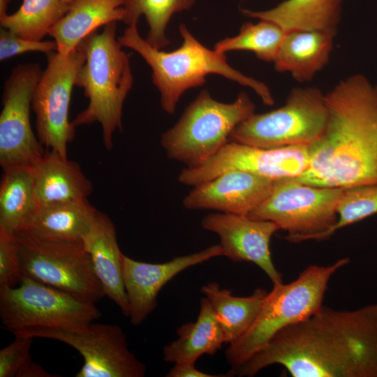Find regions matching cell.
<instances>
[{
    "mask_svg": "<svg viewBox=\"0 0 377 377\" xmlns=\"http://www.w3.org/2000/svg\"><path fill=\"white\" fill-rule=\"evenodd\" d=\"M273 364L293 377H377V302L353 310L323 304L228 374L252 377Z\"/></svg>",
    "mask_w": 377,
    "mask_h": 377,
    "instance_id": "cell-1",
    "label": "cell"
},
{
    "mask_svg": "<svg viewBox=\"0 0 377 377\" xmlns=\"http://www.w3.org/2000/svg\"><path fill=\"white\" fill-rule=\"evenodd\" d=\"M325 101L326 128L308 147V168L293 178L344 189L377 184V85L363 75H353L327 93Z\"/></svg>",
    "mask_w": 377,
    "mask_h": 377,
    "instance_id": "cell-2",
    "label": "cell"
},
{
    "mask_svg": "<svg viewBox=\"0 0 377 377\" xmlns=\"http://www.w3.org/2000/svg\"><path fill=\"white\" fill-rule=\"evenodd\" d=\"M183 42L172 52L154 47L142 38L137 26L127 27L118 40L122 47L138 52L151 68L154 84L160 93L163 110L172 114L181 96L202 86L209 74H218L253 89L263 103L274 105V98L263 82L246 76L227 62L225 54L210 50L199 42L184 24L179 28Z\"/></svg>",
    "mask_w": 377,
    "mask_h": 377,
    "instance_id": "cell-3",
    "label": "cell"
},
{
    "mask_svg": "<svg viewBox=\"0 0 377 377\" xmlns=\"http://www.w3.org/2000/svg\"><path fill=\"white\" fill-rule=\"evenodd\" d=\"M116 33L117 22H112L101 32L95 31L80 43L86 59L76 75L75 86L83 89L89 105L71 121L74 127L99 123L108 150L112 148L113 133L122 130L123 105L133 83L129 58Z\"/></svg>",
    "mask_w": 377,
    "mask_h": 377,
    "instance_id": "cell-4",
    "label": "cell"
},
{
    "mask_svg": "<svg viewBox=\"0 0 377 377\" xmlns=\"http://www.w3.org/2000/svg\"><path fill=\"white\" fill-rule=\"evenodd\" d=\"M349 262L348 258H343L330 265H311L292 282L273 284L253 323L226 350L230 369L262 349L280 330L316 312L323 305L331 277Z\"/></svg>",
    "mask_w": 377,
    "mask_h": 377,
    "instance_id": "cell-5",
    "label": "cell"
},
{
    "mask_svg": "<svg viewBox=\"0 0 377 377\" xmlns=\"http://www.w3.org/2000/svg\"><path fill=\"white\" fill-rule=\"evenodd\" d=\"M256 105L246 92L235 101L214 100L206 89L185 109L178 121L161 137V145L170 159L188 168L205 163L228 142L235 127L254 113Z\"/></svg>",
    "mask_w": 377,
    "mask_h": 377,
    "instance_id": "cell-6",
    "label": "cell"
},
{
    "mask_svg": "<svg viewBox=\"0 0 377 377\" xmlns=\"http://www.w3.org/2000/svg\"><path fill=\"white\" fill-rule=\"evenodd\" d=\"M327 120L325 94L316 87L295 88L282 107L241 122L228 141L263 149L309 147L322 136Z\"/></svg>",
    "mask_w": 377,
    "mask_h": 377,
    "instance_id": "cell-7",
    "label": "cell"
},
{
    "mask_svg": "<svg viewBox=\"0 0 377 377\" xmlns=\"http://www.w3.org/2000/svg\"><path fill=\"white\" fill-rule=\"evenodd\" d=\"M101 316L95 304L27 277L0 289V320L13 334L33 328L82 332Z\"/></svg>",
    "mask_w": 377,
    "mask_h": 377,
    "instance_id": "cell-8",
    "label": "cell"
},
{
    "mask_svg": "<svg viewBox=\"0 0 377 377\" xmlns=\"http://www.w3.org/2000/svg\"><path fill=\"white\" fill-rule=\"evenodd\" d=\"M23 277L95 304L105 296L82 242L57 241L15 233Z\"/></svg>",
    "mask_w": 377,
    "mask_h": 377,
    "instance_id": "cell-9",
    "label": "cell"
},
{
    "mask_svg": "<svg viewBox=\"0 0 377 377\" xmlns=\"http://www.w3.org/2000/svg\"><path fill=\"white\" fill-rule=\"evenodd\" d=\"M344 188L318 187L293 177L274 182L269 195L247 216L270 221L288 234L290 242L313 239L337 221V205Z\"/></svg>",
    "mask_w": 377,
    "mask_h": 377,
    "instance_id": "cell-10",
    "label": "cell"
},
{
    "mask_svg": "<svg viewBox=\"0 0 377 377\" xmlns=\"http://www.w3.org/2000/svg\"><path fill=\"white\" fill-rule=\"evenodd\" d=\"M46 55L47 66L31 103L36 135L44 147L67 157L68 145L75 135V127L68 120L71 93L86 55L80 45L66 56L57 51Z\"/></svg>",
    "mask_w": 377,
    "mask_h": 377,
    "instance_id": "cell-11",
    "label": "cell"
},
{
    "mask_svg": "<svg viewBox=\"0 0 377 377\" xmlns=\"http://www.w3.org/2000/svg\"><path fill=\"white\" fill-rule=\"evenodd\" d=\"M43 71L38 63L16 66L6 80L0 114V165L2 170L34 165L45 153L32 130L33 95Z\"/></svg>",
    "mask_w": 377,
    "mask_h": 377,
    "instance_id": "cell-12",
    "label": "cell"
},
{
    "mask_svg": "<svg viewBox=\"0 0 377 377\" xmlns=\"http://www.w3.org/2000/svg\"><path fill=\"white\" fill-rule=\"evenodd\" d=\"M63 342L78 351L84 363L76 377H143L146 367L128 347L121 327L91 323L82 332L33 328L14 332Z\"/></svg>",
    "mask_w": 377,
    "mask_h": 377,
    "instance_id": "cell-13",
    "label": "cell"
},
{
    "mask_svg": "<svg viewBox=\"0 0 377 377\" xmlns=\"http://www.w3.org/2000/svg\"><path fill=\"white\" fill-rule=\"evenodd\" d=\"M309 163L307 146L263 149L228 141L201 165L184 168L178 180L182 184L195 186L226 171L240 170L276 181L300 175Z\"/></svg>",
    "mask_w": 377,
    "mask_h": 377,
    "instance_id": "cell-14",
    "label": "cell"
},
{
    "mask_svg": "<svg viewBox=\"0 0 377 377\" xmlns=\"http://www.w3.org/2000/svg\"><path fill=\"white\" fill-rule=\"evenodd\" d=\"M201 226L219 235L223 256L234 262L254 263L273 284L282 283V274L274 266L269 249L272 236L280 230L276 223L219 212L206 215Z\"/></svg>",
    "mask_w": 377,
    "mask_h": 377,
    "instance_id": "cell-15",
    "label": "cell"
},
{
    "mask_svg": "<svg viewBox=\"0 0 377 377\" xmlns=\"http://www.w3.org/2000/svg\"><path fill=\"white\" fill-rule=\"evenodd\" d=\"M223 256L219 244L163 263H147L122 256V274L130 307V322L142 324L157 306V296L172 278L192 266Z\"/></svg>",
    "mask_w": 377,
    "mask_h": 377,
    "instance_id": "cell-16",
    "label": "cell"
},
{
    "mask_svg": "<svg viewBox=\"0 0 377 377\" xmlns=\"http://www.w3.org/2000/svg\"><path fill=\"white\" fill-rule=\"evenodd\" d=\"M274 182L244 170H228L193 186L182 202L188 209L248 216L269 195Z\"/></svg>",
    "mask_w": 377,
    "mask_h": 377,
    "instance_id": "cell-17",
    "label": "cell"
},
{
    "mask_svg": "<svg viewBox=\"0 0 377 377\" xmlns=\"http://www.w3.org/2000/svg\"><path fill=\"white\" fill-rule=\"evenodd\" d=\"M84 248L89 254L95 274L105 296L129 317L130 307L122 274V256L112 220L98 211L89 229L82 237Z\"/></svg>",
    "mask_w": 377,
    "mask_h": 377,
    "instance_id": "cell-18",
    "label": "cell"
},
{
    "mask_svg": "<svg viewBox=\"0 0 377 377\" xmlns=\"http://www.w3.org/2000/svg\"><path fill=\"white\" fill-rule=\"evenodd\" d=\"M33 175L36 207L87 199L93 191L80 165L52 150L33 165Z\"/></svg>",
    "mask_w": 377,
    "mask_h": 377,
    "instance_id": "cell-19",
    "label": "cell"
},
{
    "mask_svg": "<svg viewBox=\"0 0 377 377\" xmlns=\"http://www.w3.org/2000/svg\"><path fill=\"white\" fill-rule=\"evenodd\" d=\"M97 212L87 199L37 207L17 232L48 240L82 242Z\"/></svg>",
    "mask_w": 377,
    "mask_h": 377,
    "instance_id": "cell-20",
    "label": "cell"
},
{
    "mask_svg": "<svg viewBox=\"0 0 377 377\" xmlns=\"http://www.w3.org/2000/svg\"><path fill=\"white\" fill-rule=\"evenodd\" d=\"M334 36L318 30L286 31L274 61L275 69L299 82H309L327 64Z\"/></svg>",
    "mask_w": 377,
    "mask_h": 377,
    "instance_id": "cell-21",
    "label": "cell"
},
{
    "mask_svg": "<svg viewBox=\"0 0 377 377\" xmlns=\"http://www.w3.org/2000/svg\"><path fill=\"white\" fill-rule=\"evenodd\" d=\"M126 0H74L66 15L50 29L57 45V52L64 56L75 50L88 35L102 26L122 21Z\"/></svg>",
    "mask_w": 377,
    "mask_h": 377,
    "instance_id": "cell-22",
    "label": "cell"
},
{
    "mask_svg": "<svg viewBox=\"0 0 377 377\" xmlns=\"http://www.w3.org/2000/svg\"><path fill=\"white\" fill-rule=\"evenodd\" d=\"M343 0H284L263 11L244 9V15L272 22L284 31L318 30L336 34Z\"/></svg>",
    "mask_w": 377,
    "mask_h": 377,
    "instance_id": "cell-23",
    "label": "cell"
},
{
    "mask_svg": "<svg viewBox=\"0 0 377 377\" xmlns=\"http://www.w3.org/2000/svg\"><path fill=\"white\" fill-rule=\"evenodd\" d=\"M177 334L178 338L163 347L166 362L195 363L202 355H214L225 343L216 313L206 297L200 299L196 321L182 325Z\"/></svg>",
    "mask_w": 377,
    "mask_h": 377,
    "instance_id": "cell-24",
    "label": "cell"
},
{
    "mask_svg": "<svg viewBox=\"0 0 377 377\" xmlns=\"http://www.w3.org/2000/svg\"><path fill=\"white\" fill-rule=\"evenodd\" d=\"M201 292L210 302L221 327L225 343H230L242 336L253 323L267 294L258 288L246 297H237L216 282H209Z\"/></svg>",
    "mask_w": 377,
    "mask_h": 377,
    "instance_id": "cell-25",
    "label": "cell"
},
{
    "mask_svg": "<svg viewBox=\"0 0 377 377\" xmlns=\"http://www.w3.org/2000/svg\"><path fill=\"white\" fill-rule=\"evenodd\" d=\"M36 208L33 165L3 170L0 182V228L18 232Z\"/></svg>",
    "mask_w": 377,
    "mask_h": 377,
    "instance_id": "cell-26",
    "label": "cell"
},
{
    "mask_svg": "<svg viewBox=\"0 0 377 377\" xmlns=\"http://www.w3.org/2000/svg\"><path fill=\"white\" fill-rule=\"evenodd\" d=\"M69 6L62 0H23L17 11L0 17L1 27L23 38L40 41Z\"/></svg>",
    "mask_w": 377,
    "mask_h": 377,
    "instance_id": "cell-27",
    "label": "cell"
},
{
    "mask_svg": "<svg viewBox=\"0 0 377 377\" xmlns=\"http://www.w3.org/2000/svg\"><path fill=\"white\" fill-rule=\"evenodd\" d=\"M195 2V0H126L122 21L128 27L137 26L140 16L144 15L149 26L146 40L161 50L170 44L165 32L172 16L190 9Z\"/></svg>",
    "mask_w": 377,
    "mask_h": 377,
    "instance_id": "cell-28",
    "label": "cell"
},
{
    "mask_svg": "<svg viewBox=\"0 0 377 377\" xmlns=\"http://www.w3.org/2000/svg\"><path fill=\"white\" fill-rule=\"evenodd\" d=\"M286 33L270 21L248 22L242 24L238 35L221 40L214 50L221 54L232 50L251 51L263 61L274 62Z\"/></svg>",
    "mask_w": 377,
    "mask_h": 377,
    "instance_id": "cell-29",
    "label": "cell"
},
{
    "mask_svg": "<svg viewBox=\"0 0 377 377\" xmlns=\"http://www.w3.org/2000/svg\"><path fill=\"white\" fill-rule=\"evenodd\" d=\"M337 212L335 224L313 239H327L337 230L377 214V184L345 188Z\"/></svg>",
    "mask_w": 377,
    "mask_h": 377,
    "instance_id": "cell-30",
    "label": "cell"
},
{
    "mask_svg": "<svg viewBox=\"0 0 377 377\" xmlns=\"http://www.w3.org/2000/svg\"><path fill=\"white\" fill-rule=\"evenodd\" d=\"M22 279L15 233L0 228V289L16 287Z\"/></svg>",
    "mask_w": 377,
    "mask_h": 377,
    "instance_id": "cell-31",
    "label": "cell"
},
{
    "mask_svg": "<svg viewBox=\"0 0 377 377\" xmlns=\"http://www.w3.org/2000/svg\"><path fill=\"white\" fill-rule=\"evenodd\" d=\"M13 341L0 350V377H16L32 360L31 348L34 337L14 334Z\"/></svg>",
    "mask_w": 377,
    "mask_h": 377,
    "instance_id": "cell-32",
    "label": "cell"
},
{
    "mask_svg": "<svg viewBox=\"0 0 377 377\" xmlns=\"http://www.w3.org/2000/svg\"><path fill=\"white\" fill-rule=\"evenodd\" d=\"M57 45L54 41H36L20 37L4 28L0 29V61L29 52H41L45 54L57 51Z\"/></svg>",
    "mask_w": 377,
    "mask_h": 377,
    "instance_id": "cell-33",
    "label": "cell"
},
{
    "mask_svg": "<svg viewBox=\"0 0 377 377\" xmlns=\"http://www.w3.org/2000/svg\"><path fill=\"white\" fill-rule=\"evenodd\" d=\"M167 377H219L230 376L226 375H212L196 369L195 363H176L166 375Z\"/></svg>",
    "mask_w": 377,
    "mask_h": 377,
    "instance_id": "cell-34",
    "label": "cell"
},
{
    "mask_svg": "<svg viewBox=\"0 0 377 377\" xmlns=\"http://www.w3.org/2000/svg\"><path fill=\"white\" fill-rule=\"evenodd\" d=\"M57 376L46 371L37 362L31 360L17 374L16 377H54Z\"/></svg>",
    "mask_w": 377,
    "mask_h": 377,
    "instance_id": "cell-35",
    "label": "cell"
},
{
    "mask_svg": "<svg viewBox=\"0 0 377 377\" xmlns=\"http://www.w3.org/2000/svg\"><path fill=\"white\" fill-rule=\"evenodd\" d=\"M64 2L70 4L74 0H62Z\"/></svg>",
    "mask_w": 377,
    "mask_h": 377,
    "instance_id": "cell-36",
    "label": "cell"
},
{
    "mask_svg": "<svg viewBox=\"0 0 377 377\" xmlns=\"http://www.w3.org/2000/svg\"><path fill=\"white\" fill-rule=\"evenodd\" d=\"M8 3H9V2L11 1V0H5Z\"/></svg>",
    "mask_w": 377,
    "mask_h": 377,
    "instance_id": "cell-37",
    "label": "cell"
}]
</instances>
